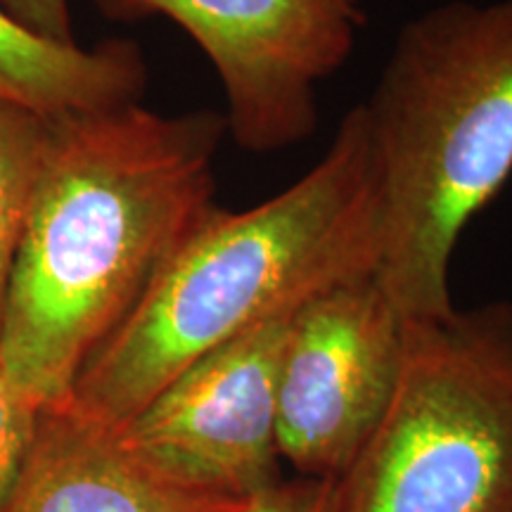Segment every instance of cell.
<instances>
[{
	"label": "cell",
	"mask_w": 512,
	"mask_h": 512,
	"mask_svg": "<svg viewBox=\"0 0 512 512\" xmlns=\"http://www.w3.org/2000/svg\"><path fill=\"white\" fill-rule=\"evenodd\" d=\"M223 114L138 102L50 119L12 266L0 363L38 408L76 377L216 207Z\"/></svg>",
	"instance_id": "obj_1"
},
{
	"label": "cell",
	"mask_w": 512,
	"mask_h": 512,
	"mask_svg": "<svg viewBox=\"0 0 512 512\" xmlns=\"http://www.w3.org/2000/svg\"><path fill=\"white\" fill-rule=\"evenodd\" d=\"M377 264L380 197L358 105L297 183L256 207L204 216L88 358L72 401L124 427L197 358Z\"/></svg>",
	"instance_id": "obj_2"
},
{
	"label": "cell",
	"mask_w": 512,
	"mask_h": 512,
	"mask_svg": "<svg viewBox=\"0 0 512 512\" xmlns=\"http://www.w3.org/2000/svg\"><path fill=\"white\" fill-rule=\"evenodd\" d=\"M363 107L380 197V280L406 318L456 309V245L512 174V0L406 22Z\"/></svg>",
	"instance_id": "obj_3"
},
{
	"label": "cell",
	"mask_w": 512,
	"mask_h": 512,
	"mask_svg": "<svg viewBox=\"0 0 512 512\" xmlns=\"http://www.w3.org/2000/svg\"><path fill=\"white\" fill-rule=\"evenodd\" d=\"M335 512H512V302L408 318L394 396Z\"/></svg>",
	"instance_id": "obj_4"
},
{
	"label": "cell",
	"mask_w": 512,
	"mask_h": 512,
	"mask_svg": "<svg viewBox=\"0 0 512 512\" xmlns=\"http://www.w3.org/2000/svg\"><path fill=\"white\" fill-rule=\"evenodd\" d=\"M112 15H162L214 64L226 133L247 152H280L313 136L318 86L354 53L356 0H100Z\"/></svg>",
	"instance_id": "obj_5"
},
{
	"label": "cell",
	"mask_w": 512,
	"mask_h": 512,
	"mask_svg": "<svg viewBox=\"0 0 512 512\" xmlns=\"http://www.w3.org/2000/svg\"><path fill=\"white\" fill-rule=\"evenodd\" d=\"M406 328L377 273L302 304L278 387V448L292 477L337 482L354 463L394 396Z\"/></svg>",
	"instance_id": "obj_6"
},
{
	"label": "cell",
	"mask_w": 512,
	"mask_h": 512,
	"mask_svg": "<svg viewBox=\"0 0 512 512\" xmlns=\"http://www.w3.org/2000/svg\"><path fill=\"white\" fill-rule=\"evenodd\" d=\"M297 309L252 325L166 384L124 425L136 451L185 484L252 503L283 482L280 368Z\"/></svg>",
	"instance_id": "obj_7"
},
{
	"label": "cell",
	"mask_w": 512,
	"mask_h": 512,
	"mask_svg": "<svg viewBox=\"0 0 512 512\" xmlns=\"http://www.w3.org/2000/svg\"><path fill=\"white\" fill-rule=\"evenodd\" d=\"M249 503L171 477L124 427L74 401L41 408L34 444L0 512H242Z\"/></svg>",
	"instance_id": "obj_8"
},
{
	"label": "cell",
	"mask_w": 512,
	"mask_h": 512,
	"mask_svg": "<svg viewBox=\"0 0 512 512\" xmlns=\"http://www.w3.org/2000/svg\"><path fill=\"white\" fill-rule=\"evenodd\" d=\"M145 81L133 41L110 38L93 48L46 41L0 10V100L55 119L138 102Z\"/></svg>",
	"instance_id": "obj_9"
},
{
	"label": "cell",
	"mask_w": 512,
	"mask_h": 512,
	"mask_svg": "<svg viewBox=\"0 0 512 512\" xmlns=\"http://www.w3.org/2000/svg\"><path fill=\"white\" fill-rule=\"evenodd\" d=\"M48 131V117L0 100V328Z\"/></svg>",
	"instance_id": "obj_10"
},
{
	"label": "cell",
	"mask_w": 512,
	"mask_h": 512,
	"mask_svg": "<svg viewBox=\"0 0 512 512\" xmlns=\"http://www.w3.org/2000/svg\"><path fill=\"white\" fill-rule=\"evenodd\" d=\"M41 408L12 382L0 363V510L15 489L31 444H34Z\"/></svg>",
	"instance_id": "obj_11"
},
{
	"label": "cell",
	"mask_w": 512,
	"mask_h": 512,
	"mask_svg": "<svg viewBox=\"0 0 512 512\" xmlns=\"http://www.w3.org/2000/svg\"><path fill=\"white\" fill-rule=\"evenodd\" d=\"M242 512H335V482L290 475Z\"/></svg>",
	"instance_id": "obj_12"
},
{
	"label": "cell",
	"mask_w": 512,
	"mask_h": 512,
	"mask_svg": "<svg viewBox=\"0 0 512 512\" xmlns=\"http://www.w3.org/2000/svg\"><path fill=\"white\" fill-rule=\"evenodd\" d=\"M0 10L19 27L55 43H76L69 0H0Z\"/></svg>",
	"instance_id": "obj_13"
}]
</instances>
